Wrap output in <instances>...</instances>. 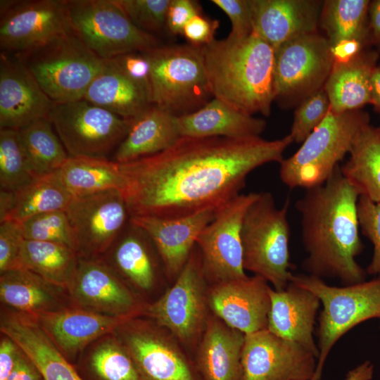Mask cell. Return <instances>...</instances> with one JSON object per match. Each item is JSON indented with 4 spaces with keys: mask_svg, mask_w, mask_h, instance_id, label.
<instances>
[{
    "mask_svg": "<svg viewBox=\"0 0 380 380\" xmlns=\"http://www.w3.org/2000/svg\"><path fill=\"white\" fill-rule=\"evenodd\" d=\"M289 134L260 137H180L167 149L120 164L122 191L131 216L179 218L217 210L240 194L247 176L284 159Z\"/></svg>",
    "mask_w": 380,
    "mask_h": 380,
    "instance_id": "obj_1",
    "label": "cell"
},
{
    "mask_svg": "<svg viewBox=\"0 0 380 380\" xmlns=\"http://www.w3.org/2000/svg\"><path fill=\"white\" fill-rule=\"evenodd\" d=\"M359 197L338 166L324 184L306 189L296 201L302 241L308 253L303 267L308 274L338 278L343 286L366 280V270L356 260L363 249Z\"/></svg>",
    "mask_w": 380,
    "mask_h": 380,
    "instance_id": "obj_2",
    "label": "cell"
},
{
    "mask_svg": "<svg viewBox=\"0 0 380 380\" xmlns=\"http://www.w3.org/2000/svg\"><path fill=\"white\" fill-rule=\"evenodd\" d=\"M213 98L246 113L270 114L274 101V49L255 33L229 34L201 46Z\"/></svg>",
    "mask_w": 380,
    "mask_h": 380,
    "instance_id": "obj_3",
    "label": "cell"
},
{
    "mask_svg": "<svg viewBox=\"0 0 380 380\" xmlns=\"http://www.w3.org/2000/svg\"><path fill=\"white\" fill-rule=\"evenodd\" d=\"M289 200L277 208L272 195L260 192L244 215L241 240L245 270L264 278L276 291L290 283L291 272L288 221Z\"/></svg>",
    "mask_w": 380,
    "mask_h": 380,
    "instance_id": "obj_4",
    "label": "cell"
},
{
    "mask_svg": "<svg viewBox=\"0 0 380 380\" xmlns=\"http://www.w3.org/2000/svg\"><path fill=\"white\" fill-rule=\"evenodd\" d=\"M369 123L360 110L330 111L291 156L279 163L281 182L291 189H305L324 184L348 154L361 128Z\"/></svg>",
    "mask_w": 380,
    "mask_h": 380,
    "instance_id": "obj_5",
    "label": "cell"
},
{
    "mask_svg": "<svg viewBox=\"0 0 380 380\" xmlns=\"http://www.w3.org/2000/svg\"><path fill=\"white\" fill-rule=\"evenodd\" d=\"M290 282L312 291L322 305L317 332L319 356L312 379L321 380L324 364L336 341L359 324L380 319V277L335 286L317 277L292 274Z\"/></svg>",
    "mask_w": 380,
    "mask_h": 380,
    "instance_id": "obj_6",
    "label": "cell"
},
{
    "mask_svg": "<svg viewBox=\"0 0 380 380\" xmlns=\"http://www.w3.org/2000/svg\"><path fill=\"white\" fill-rule=\"evenodd\" d=\"M15 56L54 103L83 99L106 64L73 30Z\"/></svg>",
    "mask_w": 380,
    "mask_h": 380,
    "instance_id": "obj_7",
    "label": "cell"
},
{
    "mask_svg": "<svg viewBox=\"0 0 380 380\" xmlns=\"http://www.w3.org/2000/svg\"><path fill=\"white\" fill-rule=\"evenodd\" d=\"M144 53L150 63L153 105L180 117L196 111L213 98L201 46L160 45Z\"/></svg>",
    "mask_w": 380,
    "mask_h": 380,
    "instance_id": "obj_8",
    "label": "cell"
},
{
    "mask_svg": "<svg viewBox=\"0 0 380 380\" xmlns=\"http://www.w3.org/2000/svg\"><path fill=\"white\" fill-rule=\"evenodd\" d=\"M197 246L172 286L144 314L168 331L183 346H198L210 315L208 286Z\"/></svg>",
    "mask_w": 380,
    "mask_h": 380,
    "instance_id": "obj_9",
    "label": "cell"
},
{
    "mask_svg": "<svg viewBox=\"0 0 380 380\" xmlns=\"http://www.w3.org/2000/svg\"><path fill=\"white\" fill-rule=\"evenodd\" d=\"M67 6L72 30L101 59L160 46L154 34L135 26L115 0H67Z\"/></svg>",
    "mask_w": 380,
    "mask_h": 380,
    "instance_id": "obj_10",
    "label": "cell"
},
{
    "mask_svg": "<svg viewBox=\"0 0 380 380\" xmlns=\"http://www.w3.org/2000/svg\"><path fill=\"white\" fill-rule=\"evenodd\" d=\"M48 119L69 156L94 158L116 149L132 121L84 99L55 103Z\"/></svg>",
    "mask_w": 380,
    "mask_h": 380,
    "instance_id": "obj_11",
    "label": "cell"
},
{
    "mask_svg": "<svg viewBox=\"0 0 380 380\" xmlns=\"http://www.w3.org/2000/svg\"><path fill=\"white\" fill-rule=\"evenodd\" d=\"M333 64L331 44L319 31L284 43L274 50V101L299 104L324 87Z\"/></svg>",
    "mask_w": 380,
    "mask_h": 380,
    "instance_id": "obj_12",
    "label": "cell"
},
{
    "mask_svg": "<svg viewBox=\"0 0 380 380\" xmlns=\"http://www.w3.org/2000/svg\"><path fill=\"white\" fill-rule=\"evenodd\" d=\"M258 194H240L221 206L199 234L196 246L210 284L247 277L243 265L241 228L246 212Z\"/></svg>",
    "mask_w": 380,
    "mask_h": 380,
    "instance_id": "obj_13",
    "label": "cell"
},
{
    "mask_svg": "<svg viewBox=\"0 0 380 380\" xmlns=\"http://www.w3.org/2000/svg\"><path fill=\"white\" fill-rule=\"evenodd\" d=\"M1 52L18 55L72 31L67 0L1 1Z\"/></svg>",
    "mask_w": 380,
    "mask_h": 380,
    "instance_id": "obj_14",
    "label": "cell"
},
{
    "mask_svg": "<svg viewBox=\"0 0 380 380\" xmlns=\"http://www.w3.org/2000/svg\"><path fill=\"white\" fill-rule=\"evenodd\" d=\"M79 258L96 260L108 251L130 219L122 191L73 198L65 210Z\"/></svg>",
    "mask_w": 380,
    "mask_h": 380,
    "instance_id": "obj_15",
    "label": "cell"
},
{
    "mask_svg": "<svg viewBox=\"0 0 380 380\" xmlns=\"http://www.w3.org/2000/svg\"><path fill=\"white\" fill-rule=\"evenodd\" d=\"M120 328V342L144 380H201L194 360L165 329L134 319Z\"/></svg>",
    "mask_w": 380,
    "mask_h": 380,
    "instance_id": "obj_16",
    "label": "cell"
},
{
    "mask_svg": "<svg viewBox=\"0 0 380 380\" xmlns=\"http://www.w3.org/2000/svg\"><path fill=\"white\" fill-rule=\"evenodd\" d=\"M317 358L267 329L245 334L241 380H312Z\"/></svg>",
    "mask_w": 380,
    "mask_h": 380,
    "instance_id": "obj_17",
    "label": "cell"
},
{
    "mask_svg": "<svg viewBox=\"0 0 380 380\" xmlns=\"http://www.w3.org/2000/svg\"><path fill=\"white\" fill-rule=\"evenodd\" d=\"M271 288L258 275L210 284L208 291L210 310L226 324L244 334L265 329Z\"/></svg>",
    "mask_w": 380,
    "mask_h": 380,
    "instance_id": "obj_18",
    "label": "cell"
},
{
    "mask_svg": "<svg viewBox=\"0 0 380 380\" xmlns=\"http://www.w3.org/2000/svg\"><path fill=\"white\" fill-rule=\"evenodd\" d=\"M54 103L18 56L1 52L0 129L48 118Z\"/></svg>",
    "mask_w": 380,
    "mask_h": 380,
    "instance_id": "obj_19",
    "label": "cell"
},
{
    "mask_svg": "<svg viewBox=\"0 0 380 380\" xmlns=\"http://www.w3.org/2000/svg\"><path fill=\"white\" fill-rule=\"evenodd\" d=\"M217 210H208L179 218L131 216L129 221L141 227L152 241L164 272L173 281L186 264L204 227Z\"/></svg>",
    "mask_w": 380,
    "mask_h": 380,
    "instance_id": "obj_20",
    "label": "cell"
},
{
    "mask_svg": "<svg viewBox=\"0 0 380 380\" xmlns=\"http://www.w3.org/2000/svg\"><path fill=\"white\" fill-rule=\"evenodd\" d=\"M253 32L275 50L284 43L318 31L323 1L249 0Z\"/></svg>",
    "mask_w": 380,
    "mask_h": 380,
    "instance_id": "obj_21",
    "label": "cell"
},
{
    "mask_svg": "<svg viewBox=\"0 0 380 380\" xmlns=\"http://www.w3.org/2000/svg\"><path fill=\"white\" fill-rule=\"evenodd\" d=\"M70 285L84 305L105 314L134 319L146 307L113 270L98 260L80 258Z\"/></svg>",
    "mask_w": 380,
    "mask_h": 380,
    "instance_id": "obj_22",
    "label": "cell"
},
{
    "mask_svg": "<svg viewBox=\"0 0 380 380\" xmlns=\"http://www.w3.org/2000/svg\"><path fill=\"white\" fill-rule=\"evenodd\" d=\"M270 296L271 303L267 329L300 346L318 358L319 350L313 333L320 305L319 298L310 290L292 282L282 291L271 288Z\"/></svg>",
    "mask_w": 380,
    "mask_h": 380,
    "instance_id": "obj_23",
    "label": "cell"
},
{
    "mask_svg": "<svg viewBox=\"0 0 380 380\" xmlns=\"http://www.w3.org/2000/svg\"><path fill=\"white\" fill-rule=\"evenodd\" d=\"M0 328L34 364L44 380H84L35 317L8 313L1 318Z\"/></svg>",
    "mask_w": 380,
    "mask_h": 380,
    "instance_id": "obj_24",
    "label": "cell"
},
{
    "mask_svg": "<svg viewBox=\"0 0 380 380\" xmlns=\"http://www.w3.org/2000/svg\"><path fill=\"white\" fill-rule=\"evenodd\" d=\"M34 317L61 352L69 357L133 319L84 310H49Z\"/></svg>",
    "mask_w": 380,
    "mask_h": 380,
    "instance_id": "obj_25",
    "label": "cell"
},
{
    "mask_svg": "<svg viewBox=\"0 0 380 380\" xmlns=\"http://www.w3.org/2000/svg\"><path fill=\"white\" fill-rule=\"evenodd\" d=\"M244 336L210 314L194 360L201 380H241Z\"/></svg>",
    "mask_w": 380,
    "mask_h": 380,
    "instance_id": "obj_26",
    "label": "cell"
},
{
    "mask_svg": "<svg viewBox=\"0 0 380 380\" xmlns=\"http://www.w3.org/2000/svg\"><path fill=\"white\" fill-rule=\"evenodd\" d=\"M181 137H222L248 139L260 137L266 122L213 98L200 109L177 117Z\"/></svg>",
    "mask_w": 380,
    "mask_h": 380,
    "instance_id": "obj_27",
    "label": "cell"
},
{
    "mask_svg": "<svg viewBox=\"0 0 380 380\" xmlns=\"http://www.w3.org/2000/svg\"><path fill=\"white\" fill-rule=\"evenodd\" d=\"M379 56L376 50L367 47L347 62L334 63L324 86L331 112L360 110L370 104L371 80Z\"/></svg>",
    "mask_w": 380,
    "mask_h": 380,
    "instance_id": "obj_28",
    "label": "cell"
},
{
    "mask_svg": "<svg viewBox=\"0 0 380 380\" xmlns=\"http://www.w3.org/2000/svg\"><path fill=\"white\" fill-rule=\"evenodd\" d=\"M83 99L127 120L153 105L149 88L129 77L111 59L106 60Z\"/></svg>",
    "mask_w": 380,
    "mask_h": 380,
    "instance_id": "obj_29",
    "label": "cell"
},
{
    "mask_svg": "<svg viewBox=\"0 0 380 380\" xmlns=\"http://www.w3.org/2000/svg\"><path fill=\"white\" fill-rule=\"evenodd\" d=\"M180 137L177 117L153 104L132 120L127 135L115 151L113 160L122 164L158 153Z\"/></svg>",
    "mask_w": 380,
    "mask_h": 380,
    "instance_id": "obj_30",
    "label": "cell"
},
{
    "mask_svg": "<svg viewBox=\"0 0 380 380\" xmlns=\"http://www.w3.org/2000/svg\"><path fill=\"white\" fill-rule=\"evenodd\" d=\"M148 234L130 221L111 248L114 268L136 287L143 291L153 288L158 277V265Z\"/></svg>",
    "mask_w": 380,
    "mask_h": 380,
    "instance_id": "obj_31",
    "label": "cell"
},
{
    "mask_svg": "<svg viewBox=\"0 0 380 380\" xmlns=\"http://www.w3.org/2000/svg\"><path fill=\"white\" fill-rule=\"evenodd\" d=\"M341 173L360 196L380 202V128L370 123L357 134Z\"/></svg>",
    "mask_w": 380,
    "mask_h": 380,
    "instance_id": "obj_32",
    "label": "cell"
},
{
    "mask_svg": "<svg viewBox=\"0 0 380 380\" xmlns=\"http://www.w3.org/2000/svg\"><path fill=\"white\" fill-rule=\"evenodd\" d=\"M58 174L73 198L124 189L120 164L107 158L69 156Z\"/></svg>",
    "mask_w": 380,
    "mask_h": 380,
    "instance_id": "obj_33",
    "label": "cell"
},
{
    "mask_svg": "<svg viewBox=\"0 0 380 380\" xmlns=\"http://www.w3.org/2000/svg\"><path fill=\"white\" fill-rule=\"evenodd\" d=\"M72 199L61 180L58 170L37 176L13 191L12 207L4 221L20 223L39 214L65 210Z\"/></svg>",
    "mask_w": 380,
    "mask_h": 380,
    "instance_id": "obj_34",
    "label": "cell"
},
{
    "mask_svg": "<svg viewBox=\"0 0 380 380\" xmlns=\"http://www.w3.org/2000/svg\"><path fill=\"white\" fill-rule=\"evenodd\" d=\"M369 0L323 1L319 27L331 46L343 41L356 40L369 47Z\"/></svg>",
    "mask_w": 380,
    "mask_h": 380,
    "instance_id": "obj_35",
    "label": "cell"
},
{
    "mask_svg": "<svg viewBox=\"0 0 380 380\" xmlns=\"http://www.w3.org/2000/svg\"><path fill=\"white\" fill-rule=\"evenodd\" d=\"M21 259L23 270H30L56 286H63L70 284L80 258L75 251L67 246L25 239Z\"/></svg>",
    "mask_w": 380,
    "mask_h": 380,
    "instance_id": "obj_36",
    "label": "cell"
},
{
    "mask_svg": "<svg viewBox=\"0 0 380 380\" xmlns=\"http://www.w3.org/2000/svg\"><path fill=\"white\" fill-rule=\"evenodd\" d=\"M54 285L27 270H18L1 274V300L19 312L35 316L51 310Z\"/></svg>",
    "mask_w": 380,
    "mask_h": 380,
    "instance_id": "obj_37",
    "label": "cell"
},
{
    "mask_svg": "<svg viewBox=\"0 0 380 380\" xmlns=\"http://www.w3.org/2000/svg\"><path fill=\"white\" fill-rule=\"evenodd\" d=\"M37 176L58 171L69 157L48 118H42L17 129Z\"/></svg>",
    "mask_w": 380,
    "mask_h": 380,
    "instance_id": "obj_38",
    "label": "cell"
},
{
    "mask_svg": "<svg viewBox=\"0 0 380 380\" xmlns=\"http://www.w3.org/2000/svg\"><path fill=\"white\" fill-rule=\"evenodd\" d=\"M84 370L89 380H144L122 343L112 340L93 350Z\"/></svg>",
    "mask_w": 380,
    "mask_h": 380,
    "instance_id": "obj_39",
    "label": "cell"
},
{
    "mask_svg": "<svg viewBox=\"0 0 380 380\" xmlns=\"http://www.w3.org/2000/svg\"><path fill=\"white\" fill-rule=\"evenodd\" d=\"M36 177L18 130L0 129L1 189L16 191Z\"/></svg>",
    "mask_w": 380,
    "mask_h": 380,
    "instance_id": "obj_40",
    "label": "cell"
},
{
    "mask_svg": "<svg viewBox=\"0 0 380 380\" xmlns=\"http://www.w3.org/2000/svg\"><path fill=\"white\" fill-rule=\"evenodd\" d=\"M18 224L25 240L61 243L75 250L72 229L65 210L39 214Z\"/></svg>",
    "mask_w": 380,
    "mask_h": 380,
    "instance_id": "obj_41",
    "label": "cell"
},
{
    "mask_svg": "<svg viewBox=\"0 0 380 380\" xmlns=\"http://www.w3.org/2000/svg\"><path fill=\"white\" fill-rule=\"evenodd\" d=\"M330 110L329 99L324 87L303 99L294 112L289 133L293 141L303 143L322 122Z\"/></svg>",
    "mask_w": 380,
    "mask_h": 380,
    "instance_id": "obj_42",
    "label": "cell"
},
{
    "mask_svg": "<svg viewBox=\"0 0 380 380\" xmlns=\"http://www.w3.org/2000/svg\"><path fill=\"white\" fill-rule=\"evenodd\" d=\"M133 24L152 34L166 27L170 0H115Z\"/></svg>",
    "mask_w": 380,
    "mask_h": 380,
    "instance_id": "obj_43",
    "label": "cell"
},
{
    "mask_svg": "<svg viewBox=\"0 0 380 380\" xmlns=\"http://www.w3.org/2000/svg\"><path fill=\"white\" fill-rule=\"evenodd\" d=\"M357 214L360 229L373 245V255L366 272L380 277V202L360 196Z\"/></svg>",
    "mask_w": 380,
    "mask_h": 380,
    "instance_id": "obj_44",
    "label": "cell"
},
{
    "mask_svg": "<svg viewBox=\"0 0 380 380\" xmlns=\"http://www.w3.org/2000/svg\"><path fill=\"white\" fill-rule=\"evenodd\" d=\"M25 239L19 224L10 220L0 222V272L23 270L21 254Z\"/></svg>",
    "mask_w": 380,
    "mask_h": 380,
    "instance_id": "obj_45",
    "label": "cell"
},
{
    "mask_svg": "<svg viewBox=\"0 0 380 380\" xmlns=\"http://www.w3.org/2000/svg\"><path fill=\"white\" fill-rule=\"evenodd\" d=\"M229 18L232 30L229 34L246 37L253 32L249 0H212Z\"/></svg>",
    "mask_w": 380,
    "mask_h": 380,
    "instance_id": "obj_46",
    "label": "cell"
},
{
    "mask_svg": "<svg viewBox=\"0 0 380 380\" xmlns=\"http://www.w3.org/2000/svg\"><path fill=\"white\" fill-rule=\"evenodd\" d=\"M198 1L170 0L166 18V27L172 34H182L184 26L195 15L201 13Z\"/></svg>",
    "mask_w": 380,
    "mask_h": 380,
    "instance_id": "obj_47",
    "label": "cell"
},
{
    "mask_svg": "<svg viewBox=\"0 0 380 380\" xmlns=\"http://www.w3.org/2000/svg\"><path fill=\"white\" fill-rule=\"evenodd\" d=\"M218 26V20L198 14L186 23L182 34L189 42V44L203 46L215 39L214 36Z\"/></svg>",
    "mask_w": 380,
    "mask_h": 380,
    "instance_id": "obj_48",
    "label": "cell"
},
{
    "mask_svg": "<svg viewBox=\"0 0 380 380\" xmlns=\"http://www.w3.org/2000/svg\"><path fill=\"white\" fill-rule=\"evenodd\" d=\"M111 60L129 77L146 86L151 91L150 63L144 52L127 53Z\"/></svg>",
    "mask_w": 380,
    "mask_h": 380,
    "instance_id": "obj_49",
    "label": "cell"
},
{
    "mask_svg": "<svg viewBox=\"0 0 380 380\" xmlns=\"http://www.w3.org/2000/svg\"><path fill=\"white\" fill-rule=\"evenodd\" d=\"M20 351L15 343L4 336L0 343V380H7L15 366Z\"/></svg>",
    "mask_w": 380,
    "mask_h": 380,
    "instance_id": "obj_50",
    "label": "cell"
},
{
    "mask_svg": "<svg viewBox=\"0 0 380 380\" xmlns=\"http://www.w3.org/2000/svg\"><path fill=\"white\" fill-rule=\"evenodd\" d=\"M7 380L44 379L37 367L20 350L15 366Z\"/></svg>",
    "mask_w": 380,
    "mask_h": 380,
    "instance_id": "obj_51",
    "label": "cell"
},
{
    "mask_svg": "<svg viewBox=\"0 0 380 380\" xmlns=\"http://www.w3.org/2000/svg\"><path fill=\"white\" fill-rule=\"evenodd\" d=\"M368 26L369 46L380 55V0L370 1Z\"/></svg>",
    "mask_w": 380,
    "mask_h": 380,
    "instance_id": "obj_52",
    "label": "cell"
},
{
    "mask_svg": "<svg viewBox=\"0 0 380 380\" xmlns=\"http://www.w3.org/2000/svg\"><path fill=\"white\" fill-rule=\"evenodd\" d=\"M331 46L334 63H345L367 46L356 40L343 41Z\"/></svg>",
    "mask_w": 380,
    "mask_h": 380,
    "instance_id": "obj_53",
    "label": "cell"
},
{
    "mask_svg": "<svg viewBox=\"0 0 380 380\" xmlns=\"http://www.w3.org/2000/svg\"><path fill=\"white\" fill-rule=\"evenodd\" d=\"M374 367L369 360H365L349 370L343 380H372Z\"/></svg>",
    "mask_w": 380,
    "mask_h": 380,
    "instance_id": "obj_54",
    "label": "cell"
},
{
    "mask_svg": "<svg viewBox=\"0 0 380 380\" xmlns=\"http://www.w3.org/2000/svg\"><path fill=\"white\" fill-rule=\"evenodd\" d=\"M370 105L380 113V63L376 66L372 77Z\"/></svg>",
    "mask_w": 380,
    "mask_h": 380,
    "instance_id": "obj_55",
    "label": "cell"
},
{
    "mask_svg": "<svg viewBox=\"0 0 380 380\" xmlns=\"http://www.w3.org/2000/svg\"><path fill=\"white\" fill-rule=\"evenodd\" d=\"M379 127L380 128V126Z\"/></svg>",
    "mask_w": 380,
    "mask_h": 380,
    "instance_id": "obj_56",
    "label": "cell"
}]
</instances>
